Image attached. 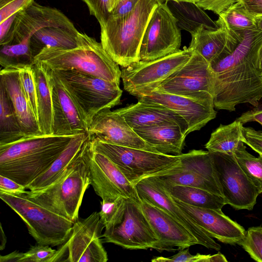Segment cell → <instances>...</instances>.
I'll return each mask as SVG.
<instances>
[{
    "label": "cell",
    "instance_id": "obj_1",
    "mask_svg": "<svg viewBox=\"0 0 262 262\" xmlns=\"http://www.w3.org/2000/svg\"><path fill=\"white\" fill-rule=\"evenodd\" d=\"M261 44L260 30H244L231 53L209 63L214 78L215 108L233 112L240 104L258 106L262 98V77L257 64Z\"/></svg>",
    "mask_w": 262,
    "mask_h": 262
},
{
    "label": "cell",
    "instance_id": "obj_2",
    "mask_svg": "<svg viewBox=\"0 0 262 262\" xmlns=\"http://www.w3.org/2000/svg\"><path fill=\"white\" fill-rule=\"evenodd\" d=\"M76 135L25 136L0 145V175L26 187L48 169Z\"/></svg>",
    "mask_w": 262,
    "mask_h": 262
},
{
    "label": "cell",
    "instance_id": "obj_3",
    "mask_svg": "<svg viewBox=\"0 0 262 262\" xmlns=\"http://www.w3.org/2000/svg\"><path fill=\"white\" fill-rule=\"evenodd\" d=\"M163 0H139L129 14L120 18L109 16L100 26L101 43L119 66L127 67L140 60L142 38L151 15Z\"/></svg>",
    "mask_w": 262,
    "mask_h": 262
},
{
    "label": "cell",
    "instance_id": "obj_4",
    "mask_svg": "<svg viewBox=\"0 0 262 262\" xmlns=\"http://www.w3.org/2000/svg\"><path fill=\"white\" fill-rule=\"evenodd\" d=\"M79 46L71 49L48 47L34 58L54 70H73L120 84L119 65L103 49L101 42L79 32Z\"/></svg>",
    "mask_w": 262,
    "mask_h": 262
},
{
    "label": "cell",
    "instance_id": "obj_5",
    "mask_svg": "<svg viewBox=\"0 0 262 262\" xmlns=\"http://www.w3.org/2000/svg\"><path fill=\"white\" fill-rule=\"evenodd\" d=\"M89 142V137L80 155L52 184L38 190H27L23 194L51 211L76 222L84 194L91 183L85 155Z\"/></svg>",
    "mask_w": 262,
    "mask_h": 262
},
{
    "label": "cell",
    "instance_id": "obj_6",
    "mask_svg": "<svg viewBox=\"0 0 262 262\" xmlns=\"http://www.w3.org/2000/svg\"><path fill=\"white\" fill-rule=\"evenodd\" d=\"M53 70L77 104L88 128L97 113L120 103L122 91L116 82L73 70Z\"/></svg>",
    "mask_w": 262,
    "mask_h": 262
},
{
    "label": "cell",
    "instance_id": "obj_7",
    "mask_svg": "<svg viewBox=\"0 0 262 262\" xmlns=\"http://www.w3.org/2000/svg\"><path fill=\"white\" fill-rule=\"evenodd\" d=\"M90 140L94 149L108 157L134 186L144 178L165 174L181 162V155H165Z\"/></svg>",
    "mask_w": 262,
    "mask_h": 262
},
{
    "label": "cell",
    "instance_id": "obj_8",
    "mask_svg": "<svg viewBox=\"0 0 262 262\" xmlns=\"http://www.w3.org/2000/svg\"><path fill=\"white\" fill-rule=\"evenodd\" d=\"M0 198L25 223L37 244L59 246L68 237L73 222L30 200L23 194L0 192Z\"/></svg>",
    "mask_w": 262,
    "mask_h": 262
},
{
    "label": "cell",
    "instance_id": "obj_9",
    "mask_svg": "<svg viewBox=\"0 0 262 262\" xmlns=\"http://www.w3.org/2000/svg\"><path fill=\"white\" fill-rule=\"evenodd\" d=\"M140 204L126 198L114 221L105 229L103 241L130 250L164 251Z\"/></svg>",
    "mask_w": 262,
    "mask_h": 262
},
{
    "label": "cell",
    "instance_id": "obj_10",
    "mask_svg": "<svg viewBox=\"0 0 262 262\" xmlns=\"http://www.w3.org/2000/svg\"><path fill=\"white\" fill-rule=\"evenodd\" d=\"M103 228L96 211L86 218L78 219L50 262H106L107 254L102 245Z\"/></svg>",
    "mask_w": 262,
    "mask_h": 262
},
{
    "label": "cell",
    "instance_id": "obj_11",
    "mask_svg": "<svg viewBox=\"0 0 262 262\" xmlns=\"http://www.w3.org/2000/svg\"><path fill=\"white\" fill-rule=\"evenodd\" d=\"M192 54V51L185 47L165 57L148 61L139 60L122 68L121 78L124 90L136 97L155 90L186 63Z\"/></svg>",
    "mask_w": 262,
    "mask_h": 262
},
{
    "label": "cell",
    "instance_id": "obj_12",
    "mask_svg": "<svg viewBox=\"0 0 262 262\" xmlns=\"http://www.w3.org/2000/svg\"><path fill=\"white\" fill-rule=\"evenodd\" d=\"M156 177L167 187L187 186L223 196L212 156L209 151L193 149L182 154L181 162L178 166L170 169L166 174Z\"/></svg>",
    "mask_w": 262,
    "mask_h": 262
},
{
    "label": "cell",
    "instance_id": "obj_13",
    "mask_svg": "<svg viewBox=\"0 0 262 262\" xmlns=\"http://www.w3.org/2000/svg\"><path fill=\"white\" fill-rule=\"evenodd\" d=\"M181 29L167 3H160L154 10L145 31L139 52L141 61H151L179 51Z\"/></svg>",
    "mask_w": 262,
    "mask_h": 262
},
{
    "label": "cell",
    "instance_id": "obj_14",
    "mask_svg": "<svg viewBox=\"0 0 262 262\" xmlns=\"http://www.w3.org/2000/svg\"><path fill=\"white\" fill-rule=\"evenodd\" d=\"M136 97L139 102L160 105L177 113L187 122L188 134L200 130L216 116L213 97L208 92L182 95L153 90Z\"/></svg>",
    "mask_w": 262,
    "mask_h": 262
},
{
    "label": "cell",
    "instance_id": "obj_15",
    "mask_svg": "<svg viewBox=\"0 0 262 262\" xmlns=\"http://www.w3.org/2000/svg\"><path fill=\"white\" fill-rule=\"evenodd\" d=\"M210 152L226 204L236 210H252L259 193L239 166L234 154Z\"/></svg>",
    "mask_w": 262,
    "mask_h": 262
},
{
    "label": "cell",
    "instance_id": "obj_16",
    "mask_svg": "<svg viewBox=\"0 0 262 262\" xmlns=\"http://www.w3.org/2000/svg\"><path fill=\"white\" fill-rule=\"evenodd\" d=\"M85 155L90 170L91 185L102 201H113L124 197L141 203L135 186L108 157L94 149L90 139Z\"/></svg>",
    "mask_w": 262,
    "mask_h": 262
},
{
    "label": "cell",
    "instance_id": "obj_17",
    "mask_svg": "<svg viewBox=\"0 0 262 262\" xmlns=\"http://www.w3.org/2000/svg\"><path fill=\"white\" fill-rule=\"evenodd\" d=\"M141 200L159 207L183 226L198 241L199 245L219 251L221 247L174 201L156 176H149L135 185Z\"/></svg>",
    "mask_w": 262,
    "mask_h": 262
},
{
    "label": "cell",
    "instance_id": "obj_18",
    "mask_svg": "<svg viewBox=\"0 0 262 262\" xmlns=\"http://www.w3.org/2000/svg\"><path fill=\"white\" fill-rule=\"evenodd\" d=\"M214 81L209 63L199 53L192 52L186 63L154 90L182 95L208 92L213 96Z\"/></svg>",
    "mask_w": 262,
    "mask_h": 262
},
{
    "label": "cell",
    "instance_id": "obj_19",
    "mask_svg": "<svg viewBox=\"0 0 262 262\" xmlns=\"http://www.w3.org/2000/svg\"><path fill=\"white\" fill-rule=\"evenodd\" d=\"M87 133L90 139L158 152L138 135L123 116L111 108L102 110L93 117Z\"/></svg>",
    "mask_w": 262,
    "mask_h": 262
},
{
    "label": "cell",
    "instance_id": "obj_20",
    "mask_svg": "<svg viewBox=\"0 0 262 262\" xmlns=\"http://www.w3.org/2000/svg\"><path fill=\"white\" fill-rule=\"evenodd\" d=\"M45 66L48 74L52 99L53 134L76 135L87 132V124L77 104L55 72Z\"/></svg>",
    "mask_w": 262,
    "mask_h": 262
},
{
    "label": "cell",
    "instance_id": "obj_21",
    "mask_svg": "<svg viewBox=\"0 0 262 262\" xmlns=\"http://www.w3.org/2000/svg\"><path fill=\"white\" fill-rule=\"evenodd\" d=\"M47 27L76 28L60 10L33 1L17 13L10 34L0 46L30 39L36 31Z\"/></svg>",
    "mask_w": 262,
    "mask_h": 262
},
{
    "label": "cell",
    "instance_id": "obj_22",
    "mask_svg": "<svg viewBox=\"0 0 262 262\" xmlns=\"http://www.w3.org/2000/svg\"><path fill=\"white\" fill-rule=\"evenodd\" d=\"M215 22L219 26L215 30L201 26L191 33V41L188 47L209 63L231 53L241 39L244 31L231 30L220 18Z\"/></svg>",
    "mask_w": 262,
    "mask_h": 262
},
{
    "label": "cell",
    "instance_id": "obj_23",
    "mask_svg": "<svg viewBox=\"0 0 262 262\" xmlns=\"http://www.w3.org/2000/svg\"><path fill=\"white\" fill-rule=\"evenodd\" d=\"M172 198L211 237L231 245H240L245 238L246 230L222 210L196 207Z\"/></svg>",
    "mask_w": 262,
    "mask_h": 262
},
{
    "label": "cell",
    "instance_id": "obj_24",
    "mask_svg": "<svg viewBox=\"0 0 262 262\" xmlns=\"http://www.w3.org/2000/svg\"><path fill=\"white\" fill-rule=\"evenodd\" d=\"M141 209L164 250H182L199 244L197 240L163 209L141 200Z\"/></svg>",
    "mask_w": 262,
    "mask_h": 262
},
{
    "label": "cell",
    "instance_id": "obj_25",
    "mask_svg": "<svg viewBox=\"0 0 262 262\" xmlns=\"http://www.w3.org/2000/svg\"><path fill=\"white\" fill-rule=\"evenodd\" d=\"M116 111L133 129L166 124H177L188 134L187 122L177 113L163 106L138 102Z\"/></svg>",
    "mask_w": 262,
    "mask_h": 262
},
{
    "label": "cell",
    "instance_id": "obj_26",
    "mask_svg": "<svg viewBox=\"0 0 262 262\" xmlns=\"http://www.w3.org/2000/svg\"><path fill=\"white\" fill-rule=\"evenodd\" d=\"M0 82L7 91L24 136L42 134L22 89L19 68H3L0 72Z\"/></svg>",
    "mask_w": 262,
    "mask_h": 262
},
{
    "label": "cell",
    "instance_id": "obj_27",
    "mask_svg": "<svg viewBox=\"0 0 262 262\" xmlns=\"http://www.w3.org/2000/svg\"><path fill=\"white\" fill-rule=\"evenodd\" d=\"M134 130L158 152L175 156L182 154L187 135L177 124L146 126Z\"/></svg>",
    "mask_w": 262,
    "mask_h": 262
},
{
    "label": "cell",
    "instance_id": "obj_28",
    "mask_svg": "<svg viewBox=\"0 0 262 262\" xmlns=\"http://www.w3.org/2000/svg\"><path fill=\"white\" fill-rule=\"evenodd\" d=\"M88 137L87 132L74 136L48 169L28 185L26 188L30 191L38 190L57 180L80 155Z\"/></svg>",
    "mask_w": 262,
    "mask_h": 262
},
{
    "label": "cell",
    "instance_id": "obj_29",
    "mask_svg": "<svg viewBox=\"0 0 262 262\" xmlns=\"http://www.w3.org/2000/svg\"><path fill=\"white\" fill-rule=\"evenodd\" d=\"M79 31L76 28L47 27L36 31L30 38V46L35 57L45 48L71 49L79 46Z\"/></svg>",
    "mask_w": 262,
    "mask_h": 262
},
{
    "label": "cell",
    "instance_id": "obj_30",
    "mask_svg": "<svg viewBox=\"0 0 262 262\" xmlns=\"http://www.w3.org/2000/svg\"><path fill=\"white\" fill-rule=\"evenodd\" d=\"M36 88L37 121L42 134H53V107L49 77L45 65L40 62L33 64Z\"/></svg>",
    "mask_w": 262,
    "mask_h": 262
},
{
    "label": "cell",
    "instance_id": "obj_31",
    "mask_svg": "<svg viewBox=\"0 0 262 262\" xmlns=\"http://www.w3.org/2000/svg\"><path fill=\"white\" fill-rule=\"evenodd\" d=\"M168 6L177 20L181 30L188 31L190 34L200 27L204 26L209 30L219 28L213 20L196 3L191 2H176L169 1Z\"/></svg>",
    "mask_w": 262,
    "mask_h": 262
},
{
    "label": "cell",
    "instance_id": "obj_32",
    "mask_svg": "<svg viewBox=\"0 0 262 262\" xmlns=\"http://www.w3.org/2000/svg\"><path fill=\"white\" fill-rule=\"evenodd\" d=\"M163 186L173 199L192 206L222 210L227 205L223 196L201 188L184 185Z\"/></svg>",
    "mask_w": 262,
    "mask_h": 262
},
{
    "label": "cell",
    "instance_id": "obj_33",
    "mask_svg": "<svg viewBox=\"0 0 262 262\" xmlns=\"http://www.w3.org/2000/svg\"><path fill=\"white\" fill-rule=\"evenodd\" d=\"M243 125L237 119L227 125L221 124L211 133L205 148L212 152L234 154L242 141Z\"/></svg>",
    "mask_w": 262,
    "mask_h": 262
},
{
    "label": "cell",
    "instance_id": "obj_34",
    "mask_svg": "<svg viewBox=\"0 0 262 262\" xmlns=\"http://www.w3.org/2000/svg\"><path fill=\"white\" fill-rule=\"evenodd\" d=\"M24 137L13 105L0 82V145L14 142Z\"/></svg>",
    "mask_w": 262,
    "mask_h": 262
},
{
    "label": "cell",
    "instance_id": "obj_35",
    "mask_svg": "<svg viewBox=\"0 0 262 262\" xmlns=\"http://www.w3.org/2000/svg\"><path fill=\"white\" fill-rule=\"evenodd\" d=\"M30 39L1 46L0 64L3 68H20L34 64Z\"/></svg>",
    "mask_w": 262,
    "mask_h": 262
},
{
    "label": "cell",
    "instance_id": "obj_36",
    "mask_svg": "<svg viewBox=\"0 0 262 262\" xmlns=\"http://www.w3.org/2000/svg\"><path fill=\"white\" fill-rule=\"evenodd\" d=\"M219 18L233 31L257 29L256 17L248 11L242 0L219 15Z\"/></svg>",
    "mask_w": 262,
    "mask_h": 262
},
{
    "label": "cell",
    "instance_id": "obj_37",
    "mask_svg": "<svg viewBox=\"0 0 262 262\" xmlns=\"http://www.w3.org/2000/svg\"><path fill=\"white\" fill-rule=\"evenodd\" d=\"M236 160L247 177L262 193V156L255 157L247 150L244 143L240 142L234 153Z\"/></svg>",
    "mask_w": 262,
    "mask_h": 262
},
{
    "label": "cell",
    "instance_id": "obj_38",
    "mask_svg": "<svg viewBox=\"0 0 262 262\" xmlns=\"http://www.w3.org/2000/svg\"><path fill=\"white\" fill-rule=\"evenodd\" d=\"M19 77L23 91L37 121V93L33 65L19 68Z\"/></svg>",
    "mask_w": 262,
    "mask_h": 262
},
{
    "label": "cell",
    "instance_id": "obj_39",
    "mask_svg": "<svg viewBox=\"0 0 262 262\" xmlns=\"http://www.w3.org/2000/svg\"><path fill=\"white\" fill-rule=\"evenodd\" d=\"M254 260L262 262V227L249 228L240 245Z\"/></svg>",
    "mask_w": 262,
    "mask_h": 262
},
{
    "label": "cell",
    "instance_id": "obj_40",
    "mask_svg": "<svg viewBox=\"0 0 262 262\" xmlns=\"http://www.w3.org/2000/svg\"><path fill=\"white\" fill-rule=\"evenodd\" d=\"M126 199L119 197L113 201H100L101 210L98 213L104 228H107L115 220Z\"/></svg>",
    "mask_w": 262,
    "mask_h": 262
},
{
    "label": "cell",
    "instance_id": "obj_41",
    "mask_svg": "<svg viewBox=\"0 0 262 262\" xmlns=\"http://www.w3.org/2000/svg\"><path fill=\"white\" fill-rule=\"evenodd\" d=\"M56 251L50 246L37 244L23 253L19 262H50Z\"/></svg>",
    "mask_w": 262,
    "mask_h": 262
},
{
    "label": "cell",
    "instance_id": "obj_42",
    "mask_svg": "<svg viewBox=\"0 0 262 262\" xmlns=\"http://www.w3.org/2000/svg\"><path fill=\"white\" fill-rule=\"evenodd\" d=\"M173 260L177 262H227L225 256L219 252L217 254H201L196 253L192 255L190 253L189 248L180 250L179 252L174 255Z\"/></svg>",
    "mask_w": 262,
    "mask_h": 262
},
{
    "label": "cell",
    "instance_id": "obj_43",
    "mask_svg": "<svg viewBox=\"0 0 262 262\" xmlns=\"http://www.w3.org/2000/svg\"><path fill=\"white\" fill-rule=\"evenodd\" d=\"M88 6L90 14L94 16L100 26L105 23L110 15V0H81Z\"/></svg>",
    "mask_w": 262,
    "mask_h": 262
},
{
    "label": "cell",
    "instance_id": "obj_44",
    "mask_svg": "<svg viewBox=\"0 0 262 262\" xmlns=\"http://www.w3.org/2000/svg\"><path fill=\"white\" fill-rule=\"evenodd\" d=\"M34 0H0V23L24 10Z\"/></svg>",
    "mask_w": 262,
    "mask_h": 262
},
{
    "label": "cell",
    "instance_id": "obj_45",
    "mask_svg": "<svg viewBox=\"0 0 262 262\" xmlns=\"http://www.w3.org/2000/svg\"><path fill=\"white\" fill-rule=\"evenodd\" d=\"M242 141L258 155L262 156V130L244 126Z\"/></svg>",
    "mask_w": 262,
    "mask_h": 262
},
{
    "label": "cell",
    "instance_id": "obj_46",
    "mask_svg": "<svg viewBox=\"0 0 262 262\" xmlns=\"http://www.w3.org/2000/svg\"><path fill=\"white\" fill-rule=\"evenodd\" d=\"M241 0H198L195 3L203 10H209L220 15L233 4Z\"/></svg>",
    "mask_w": 262,
    "mask_h": 262
},
{
    "label": "cell",
    "instance_id": "obj_47",
    "mask_svg": "<svg viewBox=\"0 0 262 262\" xmlns=\"http://www.w3.org/2000/svg\"><path fill=\"white\" fill-rule=\"evenodd\" d=\"M26 186L3 176L0 175V192L13 195H21L26 192Z\"/></svg>",
    "mask_w": 262,
    "mask_h": 262
},
{
    "label": "cell",
    "instance_id": "obj_48",
    "mask_svg": "<svg viewBox=\"0 0 262 262\" xmlns=\"http://www.w3.org/2000/svg\"><path fill=\"white\" fill-rule=\"evenodd\" d=\"M139 1V0H117L109 16L120 18L129 14L136 7Z\"/></svg>",
    "mask_w": 262,
    "mask_h": 262
},
{
    "label": "cell",
    "instance_id": "obj_49",
    "mask_svg": "<svg viewBox=\"0 0 262 262\" xmlns=\"http://www.w3.org/2000/svg\"><path fill=\"white\" fill-rule=\"evenodd\" d=\"M243 124L256 122L262 125V108H255L243 113L236 119Z\"/></svg>",
    "mask_w": 262,
    "mask_h": 262
},
{
    "label": "cell",
    "instance_id": "obj_50",
    "mask_svg": "<svg viewBox=\"0 0 262 262\" xmlns=\"http://www.w3.org/2000/svg\"><path fill=\"white\" fill-rule=\"evenodd\" d=\"M16 14L17 13L0 23V45L4 43L10 34Z\"/></svg>",
    "mask_w": 262,
    "mask_h": 262
},
{
    "label": "cell",
    "instance_id": "obj_51",
    "mask_svg": "<svg viewBox=\"0 0 262 262\" xmlns=\"http://www.w3.org/2000/svg\"><path fill=\"white\" fill-rule=\"evenodd\" d=\"M248 11L255 17L262 16V0H242Z\"/></svg>",
    "mask_w": 262,
    "mask_h": 262
},
{
    "label": "cell",
    "instance_id": "obj_52",
    "mask_svg": "<svg viewBox=\"0 0 262 262\" xmlns=\"http://www.w3.org/2000/svg\"><path fill=\"white\" fill-rule=\"evenodd\" d=\"M23 255V252L15 251L5 255H1L0 257L1 262L12 261L19 262Z\"/></svg>",
    "mask_w": 262,
    "mask_h": 262
},
{
    "label": "cell",
    "instance_id": "obj_53",
    "mask_svg": "<svg viewBox=\"0 0 262 262\" xmlns=\"http://www.w3.org/2000/svg\"><path fill=\"white\" fill-rule=\"evenodd\" d=\"M1 232H0V250H3L6 246L7 243V237L3 230L2 224H1Z\"/></svg>",
    "mask_w": 262,
    "mask_h": 262
},
{
    "label": "cell",
    "instance_id": "obj_54",
    "mask_svg": "<svg viewBox=\"0 0 262 262\" xmlns=\"http://www.w3.org/2000/svg\"><path fill=\"white\" fill-rule=\"evenodd\" d=\"M258 67L260 72L262 71V44L259 49L258 57Z\"/></svg>",
    "mask_w": 262,
    "mask_h": 262
},
{
    "label": "cell",
    "instance_id": "obj_55",
    "mask_svg": "<svg viewBox=\"0 0 262 262\" xmlns=\"http://www.w3.org/2000/svg\"><path fill=\"white\" fill-rule=\"evenodd\" d=\"M257 28L262 32V16L256 17Z\"/></svg>",
    "mask_w": 262,
    "mask_h": 262
},
{
    "label": "cell",
    "instance_id": "obj_56",
    "mask_svg": "<svg viewBox=\"0 0 262 262\" xmlns=\"http://www.w3.org/2000/svg\"><path fill=\"white\" fill-rule=\"evenodd\" d=\"M165 2H169V1H173L176 2H191V3H195L198 0H164Z\"/></svg>",
    "mask_w": 262,
    "mask_h": 262
},
{
    "label": "cell",
    "instance_id": "obj_57",
    "mask_svg": "<svg viewBox=\"0 0 262 262\" xmlns=\"http://www.w3.org/2000/svg\"><path fill=\"white\" fill-rule=\"evenodd\" d=\"M117 0H110V12L114 8Z\"/></svg>",
    "mask_w": 262,
    "mask_h": 262
},
{
    "label": "cell",
    "instance_id": "obj_58",
    "mask_svg": "<svg viewBox=\"0 0 262 262\" xmlns=\"http://www.w3.org/2000/svg\"><path fill=\"white\" fill-rule=\"evenodd\" d=\"M260 75H261V76L262 77V71H261V72L260 73Z\"/></svg>",
    "mask_w": 262,
    "mask_h": 262
}]
</instances>
